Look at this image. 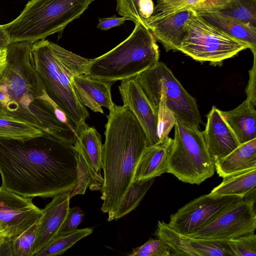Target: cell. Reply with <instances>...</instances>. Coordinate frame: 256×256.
Here are the masks:
<instances>
[{
  "instance_id": "obj_1",
  "label": "cell",
  "mask_w": 256,
  "mask_h": 256,
  "mask_svg": "<svg viewBox=\"0 0 256 256\" xmlns=\"http://www.w3.org/2000/svg\"><path fill=\"white\" fill-rule=\"evenodd\" d=\"M78 154L49 134L24 140L0 139L1 186L26 198H53L76 186Z\"/></svg>"
},
{
  "instance_id": "obj_2",
  "label": "cell",
  "mask_w": 256,
  "mask_h": 256,
  "mask_svg": "<svg viewBox=\"0 0 256 256\" xmlns=\"http://www.w3.org/2000/svg\"><path fill=\"white\" fill-rule=\"evenodd\" d=\"M32 44L10 42L6 48V64L0 74V115L26 122L74 145L76 130L48 96L34 67Z\"/></svg>"
},
{
  "instance_id": "obj_3",
  "label": "cell",
  "mask_w": 256,
  "mask_h": 256,
  "mask_svg": "<svg viewBox=\"0 0 256 256\" xmlns=\"http://www.w3.org/2000/svg\"><path fill=\"white\" fill-rule=\"evenodd\" d=\"M106 116L100 198L103 200L101 210L108 214L110 222L134 180L136 167L147 144L144 129L128 106L114 104Z\"/></svg>"
},
{
  "instance_id": "obj_4",
  "label": "cell",
  "mask_w": 256,
  "mask_h": 256,
  "mask_svg": "<svg viewBox=\"0 0 256 256\" xmlns=\"http://www.w3.org/2000/svg\"><path fill=\"white\" fill-rule=\"evenodd\" d=\"M159 58L154 35L143 23L138 22L125 40L102 56L89 59L84 75L112 83L134 78L154 66Z\"/></svg>"
},
{
  "instance_id": "obj_5",
  "label": "cell",
  "mask_w": 256,
  "mask_h": 256,
  "mask_svg": "<svg viewBox=\"0 0 256 256\" xmlns=\"http://www.w3.org/2000/svg\"><path fill=\"white\" fill-rule=\"evenodd\" d=\"M94 0H30L19 16L2 25L11 42L34 43L79 18Z\"/></svg>"
},
{
  "instance_id": "obj_6",
  "label": "cell",
  "mask_w": 256,
  "mask_h": 256,
  "mask_svg": "<svg viewBox=\"0 0 256 256\" xmlns=\"http://www.w3.org/2000/svg\"><path fill=\"white\" fill-rule=\"evenodd\" d=\"M32 58L48 96L74 125L78 134L88 126L86 121L89 113L72 86L70 78L74 74L58 58L48 40L43 39L32 44Z\"/></svg>"
},
{
  "instance_id": "obj_7",
  "label": "cell",
  "mask_w": 256,
  "mask_h": 256,
  "mask_svg": "<svg viewBox=\"0 0 256 256\" xmlns=\"http://www.w3.org/2000/svg\"><path fill=\"white\" fill-rule=\"evenodd\" d=\"M173 142L167 164V172L180 180L200 184L212 177L214 162L210 154L198 128L176 119Z\"/></svg>"
},
{
  "instance_id": "obj_8",
  "label": "cell",
  "mask_w": 256,
  "mask_h": 256,
  "mask_svg": "<svg viewBox=\"0 0 256 256\" xmlns=\"http://www.w3.org/2000/svg\"><path fill=\"white\" fill-rule=\"evenodd\" d=\"M246 48L250 46L246 42L213 26L196 12L186 24L178 50L196 60L220 64Z\"/></svg>"
},
{
  "instance_id": "obj_9",
  "label": "cell",
  "mask_w": 256,
  "mask_h": 256,
  "mask_svg": "<svg viewBox=\"0 0 256 256\" xmlns=\"http://www.w3.org/2000/svg\"><path fill=\"white\" fill-rule=\"evenodd\" d=\"M134 78L140 88L160 87L165 92L167 106L174 112L176 119L199 128L202 120L195 98L186 92L164 63L159 61L154 66Z\"/></svg>"
},
{
  "instance_id": "obj_10",
  "label": "cell",
  "mask_w": 256,
  "mask_h": 256,
  "mask_svg": "<svg viewBox=\"0 0 256 256\" xmlns=\"http://www.w3.org/2000/svg\"><path fill=\"white\" fill-rule=\"evenodd\" d=\"M243 200L238 196H200L170 216L168 224L178 234L186 236L209 224L222 213Z\"/></svg>"
},
{
  "instance_id": "obj_11",
  "label": "cell",
  "mask_w": 256,
  "mask_h": 256,
  "mask_svg": "<svg viewBox=\"0 0 256 256\" xmlns=\"http://www.w3.org/2000/svg\"><path fill=\"white\" fill-rule=\"evenodd\" d=\"M255 202L244 200L214 220L185 236L214 240H228L254 232L256 228Z\"/></svg>"
},
{
  "instance_id": "obj_12",
  "label": "cell",
  "mask_w": 256,
  "mask_h": 256,
  "mask_svg": "<svg viewBox=\"0 0 256 256\" xmlns=\"http://www.w3.org/2000/svg\"><path fill=\"white\" fill-rule=\"evenodd\" d=\"M42 213L32 198L0 186V228L7 238L11 239L29 228L39 221Z\"/></svg>"
},
{
  "instance_id": "obj_13",
  "label": "cell",
  "mask_w": 256,
  "mask_h": 256,
  "mask_svg": "<svg viewBox=\"0 0 256 256\" xmlns=\"http://www.w3.org/2000/svg\"><path fill=\"white\" fill-rule=\"evenodd\" d=\"M118 90L124 106L132 111L144 129L147 146L158 142V114L134 78L121 80Z\"/></svg>"
},
{
  "instance_id": "obj_14",
  "label": "cell",
  "mask_w": 256,
  "mask_h": 256,
  "mask_svg": "<svg viewBox=\"0 0 256 256\" xmlns=\"http://www.w3.org/2000/svg\"><path fill=\"white\" fill-rule=\"evenodd\" d=\"M195 13L194 10L188 9L162 16L152 15L142 20L166 52L178 50L185 34L186 24Z\"/></svg>"
},
{
  "instance_id": "obj_15",
  "label": "cell",
  "mask_w": 256,
  "mask_h": 256,
  "mask_svg": "<svg viewBox=\"0 0 256 256\" xmlns=\"http://www.w3.org/2000/svg\"><path fill=\"white\" fill-rule=\"evenodd\" d=\"M206 118V128L202 133L214 162L226 156L240 144L223 118L220 110L213 106Z\"/></svg>"
},
{
  "instance_id": "obj_16",
  "label": "cell",
  "mask_w": 256,
  "mask_h": 256,
  "mask_svg": "<svg viewBox=\"0 0 256 256\" xmlns=\"http://www.w3.org/2000/svg\"><path fill=\"white\" fill-rule=\"evenodd\" d=\"M72 192L59 194L42 210L34 246L33 256L55 238L70 210Z\"/></svg>"
},
{
  "instance_id": "obj_17",
  "label": "cell",
  "mask_w": 256,
  "mask_h": 256,
  "mask_svg": "<svg viewBox=\"0 0 256 256\" xmlns=\"http://www.w3.org/2000/svg\"><path fill=\"white\" fill-rule=\"evenodd\" d=\"M70 83L80 102L94 112L104 114L102 107L110 110L114 105L111 95L112 83L84 75L72 74Z\"/></svg>"
},
{
  "instance_id": "obj_18",
  "label": "cell",
  "mask_w": 256,
  "mask_h": 256,
  "mask_svg": "<svg viewBox=\"0 0 256 256\" xmlns=\"http://www.w3.org/2000/svg\"><path fill=\"white\" fill-rule=\"evenodd\" d=\"M74 146L86 162L97 190H100L104 178L100 174L102 144L100 134L94 127L86 126L78 132Z\"/></svg>"
},
{
  "instance_id": "obj_19",
  "label": "cell",
  "mask_w": 256,
  "mask_h": 256,
  "mask_svg": "<svg viewBox=\"0 0 256 256\" xmlns=\"http://www.w3.org/2000/svg\"><path fill=\"white\" fill-rule=\"evenodd\" d=\"M172 142L173 139L168 136L147 146L136 167L134 180L154 178L166 172L168 160Z\"/></svg>"
},
{
  "instance_id": "obj_20",
  "label": "cell",
  "mask_w": 256,
  "mask_h": 256,
  "mask_svg": "<svg viewBox=\"0 0 256 256\" xmlns=\"http://www.w3.org/2000/svg\"><path fill=\"white\" fill-rule=\"evenodd\" d=\"M206 22L238 40L246 42L252 54L256 52V28L223 14L215 8L194 10Z\"/></svg>"
},
{
  "instance_id": "obj_21",
  "label": "cell",
  "mask_w": 256,
  "mask_h": 256,
  "mask_svg": "<svg viewBox=\"0 0 256 256\" xmlns=\"http://www.w3.org/2000/svg\"><path fill=\"white\" fill-rule=\"evenodd\" d=\"M220 112L240 144L256 138V108L247 100L232 110Z\"/></svg>"
},
{
  "instance_id": "obj_22",
  "label": "cell",
  "mask_w": 256,
  "mask_h": 256,
  "mask_svg": "<svg viewBox=\"0 0 256 256\" xmlns=\"http://www.w3.org/2000/svg\"><path fill=\"white\" fill-rule=\"evenodd\" d=\"M219 176L256 168V138L240 144L225 157L214 162Z\"/></svg>"
},
{
  "instance_id": "obj_23",
  "label": "cell",
  "mask_w": 256,
  "mask_h": 256,
  "mask_svg": "<svg viewBox=\"0 0 256 256\" xmlns=\"http://www.w3.org/2000/svg\"><path fill=\"white\" fill-rule=\"evenodd\" d=\"M223 178L210 194L214 196H238L242 198L256 187V168L241 171Z\"/></svg>"
},
{
  "instance_id": "obj_24",
  "label": "cell",
  "mask_w": 256,
  "mask_h": 256,
  "mask_svg": "<svg viewBox=\"0 0 256 256\" xmlns=\"http://www.w3.org/2000/svg\"><path fill=\"white\" fill-rule=\"evenodd\" d=\"M44 133L26 122L0 115V139L24 140L42 136Z\"/></svg>"
},
{
  "instance_id": "obj_25",
  "label": "cell",
  "mask_w": 256,
  "mask_h": 256,
  "mask_svg": "<svg viewBox=\"0 0 256 256\" xmlns=\"http://www.w3.org/2000/svg\"><path fill=\"white\" fill-rule=\"evenodd\" d=\"M155 235L168 246L171 256H198L188 238L176 232L164 221H158Z\"/></svg>"
},
{
  "instance_id": "obj_26",
  "label": "cell",
  "mask_w": 256,
  "mask_h": 256,
  "mask_svg": "<svg viewBox=\"0 0 256 256\" xmlns=\"http://www.w3.org/2000/svg\"><path fill=\"white\" fill-rule=\"evenodd\" d=\"M154 178L134 180L118 205L114 220H118L134 210L152 186Z\"/></svg>"
},
{
  "instance_id": "obj_27",
  "label": "cell",
  "mask_w": 256,
  "mask_h": 256,
  "mask_svg": "<svg viewBox=\"0 0 256 256\" xmlns=\"http://www.w3.org/2000/svg\"><path fill=\"white\" fill-rule=\"evenodd\" d=\"M93 228L77 229L70 233L56 236L34 256H52L62 254L81 239L92 234Z\"/></svg>"
},
{
  "instance_id": "obj_28",
  "label": "cell",
  "mask_w": 256,
  "mask_h": 256,
  "mask_svg": "<svg viewBox=\"0 0 256 256\" xmlns=\"http://www.w3.org/2000/svg\"><path fill=\"white\" fill-rule=\"evenodd\" d=\"M217 10L224 14L256 28V0H230Z\"/></svg>"
},
{
  "instance_id": "obj_29",
  "label": "cell",
  "mask_w": 256,
  "mask_h": 256,
  "mask_svg": "<svg viewBox=\"0 0 256 256\" xmlns=\"http://www.w3.org/2000/svg\"><path fill=\"white\" fill-rule=\"evenodd\" d=\"M230 0H178L170 4H157L152 16H162L188 9L194 10L216 8L218 9Z\"/></svg>"
},
{
  "instance_id": "obj_30",
  "label": "cell",
  "mask_w": 256,
  "mask_h": 256,
  "mask_svg": "<svg viewBox=\"0 0 256 256\" xmlns=\"http://www.w3.org/2000/svg\"><path fill=\"white\" fill-rule=\"evenodd\" d=\"M38 222L20 235L10 239V256H33Z\"/></svg>"
},
{
  "instance_id": "obj_31",
  "label": "cell",
  "mask_w": 256,
  "mask_h": 256,
  "mask_svg": "<svg viewBox=\"0 0 256 256\" xmlns=\"http://www.w3.org/2000/svg\"><path fill=\"white\" fill-rule=\"evenodd\" d=\"M186 237L189 240L198 256H232L227 240H208Z\"/></svg>"
},
{
  "instance_id": "obj_32",
  "label": "cell",
  "mask_w": 256,
  "mask_h": 256,
  "mask_svg": "<svg viewBox=\"0 0 256 256\" xmlns=\"http://www.w3.org/2000/svg\"><path fill=\"white\" fill-rule=\"evenodd\" d=\"M52 48L62 63L74 74L84 75L85 64L89 59L83 58L50 42Z\"/></svg>"
},
{
  "instance_id": "obj_33",
  "label": "cell",
  "mask_w": 256,
  "mask_h": 256,
  "mask_svg": "<svg viewBox=\"0 0 256 256\" xmlns=\"http://www.w3.org/2000/svg\"><path fill=\"white\" fill-rule=\"evenodd\" d=\"M232 256H256V235L246 234L227 240Z\"/></svg>"
},
{
  "instance_id": "obj_34",
  "label": "cell",
  "mask_w": 256,
  "mask_h": 256,
  "mask_svg": "<svg viewBox=\"0 0 256 256\" xmlns=\"http://www.w3.org/2000/svg\"><path fill=\"white\" fill-rule=\"evenodd\" d=\"M130 256H170L171 251L162 240L150 239L142 246L134 248Z\"/></svg>"
},
{
  "instance_id": "obj_35",
  "label": "cell",
  "mask_w": 256,
  "mask_h": 256,
  "mask_svg": "<svg viewBox=\"0 0 256 256\" xmlns=\"http://www.w3.org/2000/svg\"><path fill=\"white\" fill-rule=\"evenodd\" d=\"M77 166L78 182L76 188L71 192L70 198L76 194H84L89 187L92 190H97L91 173L82 156L78 154Z\"/></svg>"
},
{
  "instance_id": "obj_36",
  "label": "cell",
  "mask_w": 256,
  "mask_h": 256,
  "mask_svg": "<svg viewBox=\"0 0 256 256\" xmlns=\"http://www.w3.org/2000/svg\"><path fill=\"white\" fill-rule=\"evenodd\" d=\"M140 1V0H116L118 14L126 18L128 20L132 21L135 24L143 23L139 13Z\"/></svg>"
},
{
  "instance_id": "obj_37",
  "label": "cell",
  "mask_w": 256,
  "mask_h": 256,
  "mask_svg": "<svg viewBox=\"0 0 256 256\" xmlns=\"http://www.w3.org/2000/svg\"><path fill=\"white\" fill-rule=\"evenodd\" d=\"M84 216L83 211L79 206L70 208L57 236L64 235L76 230L78 226L82 221Z\"/></svg>"
},
{
  "instance_id": "obj_38",
  "label": "cell",
  "mask_w": 256,
  "mask_h": 256,
  "mask_svg": "<svg viewBox=\"0 0 256 256\" xmlns=\"http://www.w3.org/2000/svg\"><path fill=\"white\" fill-rule=\"evenodd\" d=\"M254 62L252 68L249 70V79L245 90L246 99L252 106H256V54H253Z\"/></svg>"
},
{
  "instance_id": "obj_39",
  "label": "cell",
  "mask_w": 256,
  "mask_h": 256,
  "mask_svg": "<svg viewBox=\"0 0 256 256\" xmlns=\"http://www.w3.org/2000/svg\"><path fill=\"white\" fill-rule=\"evenodd\" d=\"M128 18L124 16L117 17L116 15L109 18H98L97 28L102 30H106L118 26L122 24Z\"/></svg>"
},
{
  "instance_id": "obj_40",
  "label": "cell",
  "mask_w": 256,
  "mask_h": 256,
  "mask_svg": "<svg viewBox=\"0 0 256 256\" xmlns=\"http://www.w3.org/2000/svg\"><path fill=\"white\" fill-rule=\"evenodd\" d=\"M154 8V4L152 0H140L139 13L142 20L150 18L152 14Z\"/></svg>"
},
{
  "instance_id": "obj_41",
  "label": "cell",
  "mask_w": 256,
  "mask_h": 256,
  "mask_svg": "<svg viewBox=\"0 0 256 256\" xmlns=\"http://www.w3.org/2000/svg\"><path fill=\"white\" fill-rule=\"evenodd\" d=\"M10 42L9 36L2 25H0V50L6 48Z\"/></svg>"
},
{
  "instance_id": "obj_42",
  "label": "cell",
  "mask_w": 256,
  "mask_h": 256,
  "mask_svg": "<svg viewBox=\"0 0 256 256\" xmlns=\"http://www.w3.org/2000/svg\"><path fill=\"white\" fill-rule=\"evenodd\" d=\"M6 64V48L0 50V74Z\"/></svg>"
},
{
  "instance_id": "obj_43",
  "label": "cell",
  "mask_w": 256,
  "mask_h": 256,
  "mask_svg": "<svg viewBox=\"0 0 256 256\" xmlns=\"http://www.w3.org/2000/svg\"><path fill=\"white\" fill-rule=\"evenodd\" d=\"M178 0H158L157 4H170L174 3Z\"/></svg>"
},
{
  "instance_id": "obj_44",
  "label": "cell",
  "mask_w": 256,
  "mask_h": 256,
  "mask_svg": "<svg viewBox=\"0 0 256 256\" xmlns=\"http://www.w3.org/2000/svg\"><path fill=\"white\" fill-rule=\"evenodd\" d=\"M8 238H6V236L2 234L0 236V248L4 245L5 242L7 240Z\"/></svg>"
},
{
  "instance_id": "obj_45",
  "label": "cell",
  "mask_w": 256,
  "mask_h": 256,
  "mask_svg": "<svg viewBox=\"0 0 256 256\" xmlns=\"http://www.w3.org/2000/svg\"><path fill=\"white\" fill-rule=\"evenodd\" d=\"M2 234H2V232H0V236H2Z\"/></svg>"
},
{
  "instance_id": "obj_46",
  "label": "cell",
  "mask_w": 256,
  "mask_h": 256,
  "mask_svg": "<svg viewBox=\"0 0 256 256\" xmlns=\"http://www.w3.org/2000/svg\"><path fill=\"white\" fill-rule=\"evenodd\" d=\"M0 232H1V231H0Z\"/></svg>"
}]
</instances>
